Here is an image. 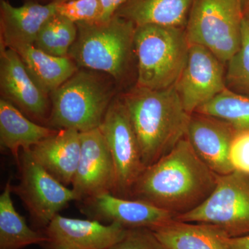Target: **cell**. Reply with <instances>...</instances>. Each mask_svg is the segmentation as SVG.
<instances>
[{
    "instance_id": "cell-1",
    "label": "cell",
    "mask_w": 249,
    "mask_h": 249,
    "mask_svg": "<svg viewBox=\"0 0 249 249\" xmlns=\"http://www.w3.org/2000/svg\"><path fill=\"white\" fill-rule=\"evenodd\" d=\"M218 178L185 137L169 153L144 169L129 199L146 201L177 217L204 203Z\"/></svg>"
},
{
    "instance_id": "cell-2",
    "label": "cell",
    "mask_w": 249,
    "mask_h": 249,
    "mask_svg": "<svg viewBox=\"0 0 249 249\" xmlns=\"http://www.w3.org/2000/svg\"><path fill=\"white\" fill-rule=\"evenodd\" d=\"M123 99L145 168L169 153L186 137L191 114L183 107L175 86L152 90L136 85Z\"/></svg>"
},
{
    "instance_id": "cell-3",
    "label": "cell",
    "mask_w": 249,
    "mask_h": 249,
    "mask_svg": "<svg viewBox=\"0 0 249 249\" xmlns=\"http://www.w3.org/2000/svg\"><path fill=\"white\" fill-rule=\"evenodd\" d=\"M76 24L78 34L68 57L78 67L124 78L134 52L135 24L116 15L106 21Z\"/></svg>"
},
{
    "instance_id": "cell-4",
    "label": "cell",
    "mask_w": 249,
    "mask_h": 249,
    "mask_svg": "<svg viewBox=\"0 0 249 249\" xmlns=\"http://www.w3.org/2000/svg\"><path fill=\"white\" fill-rule=\"evenodd\" d=\"M189 47L185 28L156 24L136 27L137 86L152 90L175 86L186 66Z\"/></svg>"
},
{
    "instance_id": "cell-5",
    "label": "cell",
    "mask_w": 249,
    "mask_h": 249,
    "mask_svg": "<svg viewBox=\"0 0 249 249\" xmlns=\"http://www.w3.org/2000/svg\"><path fill=\"white\" fill-rule=\"evenodd\" d=\"M51 96L47 125L55 129L88 132L100 127L112 100L110 85L89 70H78Z\"/></svg>"
},
{
    "instance_id": "cell-6",
    "label": "cell",
    "mask_w": 249,
    "mask_h": 249,
    "mask_svg": "<svg viewBox=\"0 0 249 249\" xmlns=\"http://www.w3.org/2000/svg\"><path fill=\"white\" fill-rule=\"evenodd\" d=\"M243 18L239 0H196L185 28L188 42L204 46L226 66L240 49Z\"/></svg>"
},
{
    "instance_id": "cell-7",
    "label": "cell",
    "mask_w": 249,
    "mask_h": 249,
    "mask_svg": "<svg viewBox=\"0 0 249 249\" xmlns=\"http://www.w3.org/2000/svg\"><path fill=\"white\" fill-rule=\"evenodd\" d=\"M175 219L209 224L229 237L249 235V176L237 171L219 175L215 188L204 203Z\"/></svg>"
},
{
    "instance_id": "cell-8",
    "label": "cell",
    "mask_w": 249,
    "mask_h": 249,
    "mask_svg": "<svg viewBox=\"0 0 249 249\" xmlns=\"http://www.w3.org/2000/svg\"><path fill=\"white\" fill-rule=\"evenodd\" d=\"M115 168L112 194L129 199L134 185L145 169L138 140L123 98H114L99 127Z\"/></svg>"
},
{
    "instance_id": "cell-9",
    "label": "cell",
    "mask_w": 249,
    "mask_h": 249,
    "mask_svg": "<svg viewBox=\"0 0 249 249\" xmlns=\"http://www.w3.org/2000/svg\"><path fill=\"white\" fill-rule=\"evenodd\" d=\"M18 164L19 181L12 186V192L22 201L33 224L45 230L62 209L77 201L76 195L36 162L29 151H22Z\"/></svg>"
},
{
    "instance_id": "cell-10",
    "label": "cell",
    "mask_w": 249,
    "mask_h": 249,
    "mask_svg": "<svg viewBox=\"0 0 249 249\" xmlns=\"http://www.w3.org/2000/svg\"><path fill=\"white\" fill-rule=\"evenodd\" d=\"M225 65L204 46L191 44L188 60L175 85L190 114L227 88Z\"/></svg>"
},
{
    "instance_id": "cell-11",
    "label": "cell",
    "mask_w": 249,
    "mask_h": 249,
    "mask_svg": "<svg viewBox=\"0 0 249 249\" xmlns=\"http://www.w3.org/2000/svg\"><path fill=\"white\" fill-rule=\"evenodd\" d=\"M81 151L72 191L77 201L112 193L115 186V168L110 152L99 127L80 132Z\"/></svg>"
},
{
    "instance_id": "cell-12",
    "label": "cell",
    "mask_w": 249,
    "mask_h": 249,
    "mask_svg": "<svg viewBox=\"0 0 249 249\" xmlns=\"http://www.w3.org/2000/svg\"><path fill=\"white\" fill-rule=\"evenodd\" d=\"M127 229L93 219H74L57 214L44 231L46 249H111L124 237Z\"/></svg>"
},
{
    "instance_id": "cell-13",
    "label": "cell",
    "mask_w": 249,
    "mask_h": 249,
    "mask_svg": "<svg viewBox=\"0 0 249 249\" xmlns=\"http://www.w3.org/2000/svg\"><path fill=\"white\" fill-rule=\"evenodd\" d=\"M0 87L5 99L27 115L41 123H48L51 101L29 76L24 63L14 49L1 45Z\"/></svg>"
},
{
    "instance_id": "cell-14",
    "label": "cell",
    "mask_w": 249,
    "mask_h": 249,
    "mask_svg": "<svg viewBox=\"0 0 249 249\" xmlns=\"http://www.w3.org/2000/svg\"><path fill=\"white\" fill-rule=\"evenodd\" d=\"M80 212L88 219L106 224L116 223L125 229H153L175 216L139 199H125L106 193L80 201Z\"/></svg>"
},
{
    "instance_id": "cell-15",
    "label": "cell",
    "mask_w": 249,
    "mask_h": 249,
    "mask_svg": "<svg viewBox=\"0 0 249 249\" xmlns=\"http://www.w3.org/2000/svg\"><path fill=\"white\" fill-rule=\"evenodd\" d=\"M237 132L225 121L194 112L191 114L186 137L205 164L221 176L234 171L230 150Z\"/></svg>"
},
{
    "instance_id": "cell-16",
    "label": "cell",
    "mask_w": 249,
    "mask_h": 249,
    "mask_svg": "<svg viewBox=\"0 0 249 249\" xmlns=\"http://www.w3.org/2000/svg\"><path fill=\"white\" fill-rule=\"evenodd\" d=\"M80 151V132L74 129H61L41 141L29 152L36 162L67 187L73 183Z\"/></svg>"
},
{
    "instance_id": "cell-17",
    "label": "cell",
    "mask_w": 249,
    "mask_h": 249,
    "mask_svg": "<svg viewBox=\"0 0 249 249\" xmlns=\"http://www.w3.org/2000/svg\"><path fill=\"white\" fill-rule=\"evenodd\" d=\"M57 4L25 3L14 6L5 0L0 1L1 45L8 47L34 45L42 27L56 14Z\"/></svg>"
},
{
    "instance_id": "cell-18",
    "label": "cell",
    "mask_w": 249,
    "mask_h": 249,
    "mask_svg": "<svg viewBox=\"0 0 249 249\" xmlns=\"http://www.w3.org/2000/svg\"><path fill=\"white\" fill-rule=\"evenodd\" d=\"M56 129L41 125L27 119L13 103L0 100V146L12 155L19 163V151H30Z\"/></svg>"
},
{
    "instance_id": "cell-19",
    "label": "cell",
    "mask_w": 249,
    "mask_h": 249,
    "mask_svg": "<svg viewBox=\"0 0 249 249\" xmlns=\"http://www.w3.org/2000/svg\"><path fill=\"white\" fill-rule=\"evenodd\" d=\"M21 58L29 76L47 95L52 94L78 70L70 57L50 55L34 45L10 47Z\"/></svg>"
},
{
    "instance_id": "cell-20",
    "label": "cell",
    "mask_w": 249,
    "mask_h": 249,
    "mask_svg": "<svg viewBox=\"0 0 249 249\" xmlns=\"http://www.w3.org/2000/svg\"><path fill=\"white\" fill-rule=\"evenodd\" d=\"M196 0H127L116 16L137 26L145 24L186 28Z\"/></svg>"
},
{
    "instance_id": "cell-21",
    "label": "cell",
    "mask_w": 249,
    "mask_h": 249,
    "mask_svg": "<svg viewBox=\"0 0 249 249\" xmlns=\"http://www.w3.org/2000/svg\"><path fill=\"white\" fill-rule=\"evenodd\" d=\"M152 231L165 249H230L227 236L209 224L174 218Z\"/></svg>"
},
{
    "instance_id": "cell-22",
    "label": "cell",
    "mask_w": 249,
    "mask_h": 249,
    "mask_svg": "<svg viewBox=\"0 0 249 249\" xmlns=\"http://www.w3.org/2000/svg\"><path fill=\"white\" fill-rule=\"evenodd\" d=\"M12 185L9 180L0 196V249H22L47 242L44 231H36L28 226L18 213L13 202Z\"/></svg>"
},
{
    "instance_id": "cell-23",
    "label": "cell",
    "mask_w": 249,
    "mask_h": 249,
    "mask_svg": "<svg viewBox=\"0 0 249 249\" xmlns=\"http://www.w3.org/2000/svg\"><path fill=\"white\" fill-rule=\"evenodd\" d=\"M196 112L225 121L237 132L249 130V97L227 88Z\"/></svg>"
},
{
    "instance_id": "cell-24",
    "label": "cell",
    "mask_w": 249,
    "mask_h": 249,
    "mask_svg": "<svg viewBox=\"0 0 249 249\" xmlns=\"http://www.w3.org/2000/svg\"><path fill=\"white\" fill-rule=\"evenodd\" d=\"M77 34L76 24L56 13L42 27L34 45L50 55L67 57Z\"/></svg>"
},
{
    "instance_id": "cell-25",
    "label": "cell",
    "mask_w": 249,
    "mask_h": 249,
    "mask_svg": "<svg viewBox=\"0 0 249 249\" xmlns=\"http://www.w3.org/2000/svg\"><path fill=\"white\" fill-rule=\"evenodd\" d=\"M239 50L227 62L226 86L234 92L249 97V19L244 17Z\"/></svg>"
},
{
    "instance_id": "cell-26",
    "label": "cell",
    "mask_w": 249,
    "mask_h": 249,
    "mask_svg": "<svg viewBox=\"0 0 249 249\" xmlns=\"http://www.w3.org/2000/svg\"><path fill=\"white\" fill-rule=\"evenodd\" d=\"M56 12L75 24L98 22L103 16L99 0H69L57 4Z\"/></svg>"
},
{
    "instance_id": "cell-27",
    "label": "cell",
    "mask_w": 249,
    "mask_h": 249,
    "mask_svg": "<svg viewBox=\"0 0 249 249\" xmlns=\"http://www.w3.org/2000/svg\"><path fill=\"white\" fill-rule=\"evenodd\" d=\"M111 249H165L153 231L147 228L127 229L122 239Z\"/></svg>"
},
{
    "instance_id": "cell-28",
    "label": "cell",
    "mask_w": 249,
    "mask_h": 249,
    "mask_svg": "<svg viewBox=\"0 0 249 249\" xmlns=\"http://www.w3.org/2000/svg\"><path fill=\"white\" fill-rule=\"evenodd\" d=\"M230 160L234 171L249 176V130L235 134L231 146Z\"/></svg>"
},
{
    "instance_id": "cell-29",
    "label": "cell",
    "mask_w": 249,
    "mask_h": 249,
    "mask_svg": "<svg viewBox=\"0 0 249 249\" xmlns=\"http://www.w3.org/2000/svg\"><path fill=\"white\" fill-rule=\"evenodd\" d=\"M102 6L103 16L101 21L110 19L116 14V11L127 1V0H99Z\"/></svg>"
},
{
    "instance_id": "cell-30",
    "label": "cell",
    "mask_w": 249,
    "mask_h": 249,
    "mask_svg": "<svg viewBox=\"0 0 249 249\" xmlns=\"http://www.w3.org/2000/svg\"><path fill=\"white\" fill-rule=\"evenodd\" d=\"M230 249H249V235L238 237H227Z\"/></svg>"
},
{
    "instance_id": "cell-31",
    "label": "cell",
    "mask_w": 249,
    "mask_h": 249,
    "mask_svg": "<svg viewBox=\"0 0 249 249\" xmlns=\"http://www.w3.org/2000/svg\"><path fill=\"white\" fill-rule=\"evenodd\" d=\"M244 17L249 19V0H239Z\"/></svg>"
},
{
    "instance_id": "cell-32",
    "label": "cell",
    "mask_w": 249,
    "mask_h": 249,
    "mask_svg": "<svg viewBox=\"0 0 249 249\" xmlns=\"http://www.w3.org/2000/svg\"><path fill=\"white\" fill-rule=\"evenodd\" d=\"M69 0H49V2H53L55 4H60V3L65 2Z\"/></svg>"
}]
</instances>
